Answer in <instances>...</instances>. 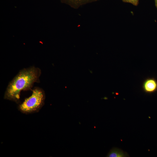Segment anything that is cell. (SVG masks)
<instances>
[{
  "label": "cell",
  "mask_w": 157,
  "mask_h": 157,
  "mask_svg": "<svg viewBox=\"0 0 157 157\" xmlns=\"http://www.w3.org/2000/svg\"><path fill=\"white\" fill-rule=\"evenodd\" d=\"M39 68L32 67L21 70L9 83L4 98L18 103L22 90L30 89L35 82H38L41 74Z\"/></svg>",
  "instance_id": "1"
},
{
  "label": "cell",
  "mask_w": 157,
  "mask_h": 157,
  "mask_svg": "<svg viewBox=\"0 0 157 157\" xmlns=\"http://www.w3.org/2000/svg\"><path fill=\"white\" fill-rule=\"evenodd\" d=\"M45 99L44 90L40 88L35 87L32 90L31 95L19 105V109L22 112L26 114L37 112L43 105Z\"/></svg>",
  "instance_id": "2"
},
{
  "label": "cell",
  "mask_w": 157,
  "mask_h": 157,
  "mask_svg": "<svg viewBox=\"0 0 157 157\" xmlns=\"http://www.w3.org/2000/svg\"><path fill=\"white\" fill-rule=\"evenodd\" d=\"M142 87L144 91L146 92H154L157 89V82L154 78H148L144 81Z\"/></svg>",
  "instance_id": "3"
},
{
  "label": "cell",
  "mask_w": 157,
  "mask_h": 157,
  "mask_svg": "<svg viewBox=\"0 0 157 157\" xmlns=\"http://www.w3.org/2000/svg\"><path fill=\"white\" fill-rule=\"evenodd\" d=\"M97 0H61L74 8H77L82 5Z\"/></svg>",
  "instance_id": "4"
},
{
  "label": "cell",
  "mask_w": 157,
  "mask_h": 157,
  "mask_svg": "<svg viewBox=\"0 0 157 157\" xmlns=\"http://www.w3.org/2000/svg\"><path fill=\"white\" fill-rule=\"evenodd\" d=\"M125 154L120 150L114 148L110 150L108 154L107 157H123L125 156Z\"/></svg>",
  "instance_id": "5"
},
{
  "label": "cell",
  "mask_w": 157,
  "mask_h": 157,
  "mask_svg": "<svg viewBox=\"0 0 157 157\" xmlns=\"http://www.w3.org/2000/svg\"><path fill=\"white\" fill-rule=\"evenodd\" d=\"M123 2L131 3L134 6H137L139 2V0H122Z\"/></svg>",
  "instance_id": "6"
},
{
  "label": "cell",
  "mask_w": 157,
  "mask_h": 157,
  "mask_svg": "<svg viewBox=\"0 0 157 157\" xmlns=\"http://www.w3.org/2000/svg\"><path fill=\"white\" fill-rule=\"evenodd\" d=\"M155 2V6L157 8V0H154Z\"/></svg>",
  "instance_id": "7"
}]
</instances>
